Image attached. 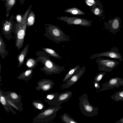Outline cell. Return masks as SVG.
Returning a JSON list of instances; mask_svg holds the SVG:
<instances>
[{
	"instance_id": "obj_1",
	"label": "cell",
	"mask_w": 123,
	"mask_h": 123,
	"mask_svg": "<svg viewBox=\"0 0 123 123\" xmlns=\"http://www.w3.org/2000/svg\"><path fill=\"white\" fill-rule=\"evenodd\" d=\"M36 54L39 62L44 65L43 67L40 68L39 69L43 72L46 76L59 74L65 70L64 67L55 63L43 51H38Z\"/></svg>"
},
{
	"instance_id": "obj_2",
	"label": "cell",
	"mask_w": 123,
	"mask_h": 123,
	"mask_svg": "<svg viewBox=\"0 0 123 123\" xmlns=\"http://www.w3.org/2000/svg\"><path fill=\"white\" fill-rule=\"evenodd\" d=\"M45 33L44 36L57 44L62 42L70 41L69 37L67 35L58 27L51 24L44 25Z\"/></svg>"
},
{
	"instance_id": "obj_3",
	"label": "cell",
	"mask_w": 123,
	"mask_h": 123,
	"mask_svg": "<svg viewBox=\"0 0 123 123\" xmlns=\"http://www.w3.org/2000/svg\"><path fill=\"white\" fill-rule=\"evenodd\" d=\"M32 4L23 14L22 21L16 22L15 34V46L19 50L23 46L26 34L27 20L28 15L31 10Z\"/></svg>"
},
{
	"instance_id": "obj_4",
	"label": "cell",
	"mask_w": 123,
	"mask_h": 123,
	"mask_svg": "<svg viewBox=\"0 0 123 123\" xmlns=\"http://www.w3.org/2000/svg\"><path fill=\"white\" fill-rule=\"evenodd\" d=\"M62 107L60 105H52L44 109L34 118L33 122L44 123L51 121L56 117L57 112Z\"/></svg>"
},
{
	"instance_id": "obj_5",
	"label": "cell",
	"mask_w": 123,
	"mask_h": 123,
	"mask_svg": "<svg viewBox=\"0 0 123 123\" xmlns=\"http://www.w3.org/2000/svg\"><path fill=\"white\" fill-rule=\"evenodd\" d=\"M78 98L79 100V108L84 115L89 117L98 115V108L95 107L90 104L86 93L83 94Z\"/></svg>"
},
{
	"instance_id": "obj_6",
	"label": "cell",
	"mask_w": 123,
	"mask_h": 123,
	"mask_svg": "<svg viewBox=\"0 0 123 123\" xmlns=\"http://www.w3.org/2000/svg\"><path fill=\"white\" fill-rule=\"evenodd\" d=\"M14 17L13 15L11 16L9 20L3 19L2 22V33L8 40L12 38V32L15 34L16 23L13 20Z\"/></svg>"
},
{
	"instance_id": "obj_7",
	"label": "cell",
	"mask_w": 123,
	"mask_h": 123,
	"mask_svg": "<svg viewBox=\"0 0 123 123\" xmlns=\"http://www.w3.org/2000/svg\"><path fill=\"white\" fill-rule=\"evenodd\" d=\"M96 62L98 66L99 71L106 72L111 71L120 64V62L116 60L100 57L98 58Z\"/></svg>"
},
{
	"instance_id": "obj_8",
	"label": "cell",
	"mask_w": 123,
	"mask_h": 123,
	"mask_svg": "<svg viewBox=\"0 0 123 123\" xmlns=\"http://www.w3.org/2000/svg\"><path fill=\"white\" fill-rule=\"evenodd\" d=\"M57 19L66 22L68 25H78L89 27L92 25L93 21L79 17H68L67 16L58 17Z\"/></svg>"
},
{
	"instance_id": "obj_9",
	"label": "cell",
	"mask_w": 123,
	"mask_h": 123,
	"mask_svg": "<svg viewBox=\"0 0 123 123\" xmlns=\"http://www.w3.org/2000/svg\"><path fill=\"white\" fill-rule=\"evenodd\" d=\"M119 49L116 47L111 48L110 50L92 55L90 57V59L100 57H106L111 58L118 59L120 61H123L121 54L118 52Z\"/></svg>"
},
{
	"instance_id": "obj_10",
	"label": "cell",
	"mask_w": 123,
	"mask_h": 123,
	"mask_svg": "<svg viewBox=\"0 0 123 123\" xmlns=\"http://www.w3.org/2000/svg\"><path fill=\"white\" fill-rule=\"evenodd\" d=\"M123 86V79L116 77L111 78L107 82L103 83L101 86V88L97 92L104 91Z\"/></svg>"
},
{
	"instance_id": "obj_11",
	"label": "cell",
	"mask_w": 123,
	"mask_h": 123,
	"mask_svg": "<svg viewBox=\"0 0 123 123\" xmlns=\"http://www.w3.org/2000/svg\"><path fill=\"white\" fill-rule=\"evenodd\" d=\"M121 20L118 17H116L111 19L108 20L107 22H104V27L110 32L116 34L120 30Z\"/></svg>"
},
{
	"instance_id": "obj_12",
	"label": "cell",
	"mask_w": 123,
	"mask_h": 123,
	"mask_svg": "<svg viewBox=\"0 0 123 123\" xmlns=\"http://www.w3.org/2000/svg\"><path fill=\"white\" fill-rule=\"evenodd\" d=\"M85 70L86 67L84 66L80 68V71L78 73L72 76L69 80L62 85L59 87L62 90L69 88L79 80L84 74Z\"/></svg>"
},
{
	"instance_id": "obj_13",
	"label": "cell",
	"mask_w": 123,
	"mask_h": 123,
	"mask_svg": "<svg viewBox=\"0 0 123 123\" xmlns=\"http://www.w3.org/2000/svg\"><path fill=\"white\" fill-rule=\"evenodd\" d=\"M54 84V82L51 80L42 79L38 81L37 83V86L35 88L38 91L41 90L43 92H47L51 90Z\"/></svg>"
},
{
	"instance_id": "obj_14",
	"label": "cell",
	"mask_w": 123,
	"mask_h": 123,
	"mask_svg": "<svg viewBox=\"0 0 123 123\" xmlns=\"http://www.w3.org/2000/svg\"><path fill=\"white\" fill-rule=\"evenodd\" d=\"M73 93L72 91H67L59 94L58 101L55 106H58L63 103L66 102L72 97Z\"/></svg>"
},
{
	"instance_id": "obj_15",
	"label": "cell",
	"mask_w": 123,
	"mask_h": 123,
	"mask_svg": "<svg viewBox=\"0 0 123 123\" xmlns=\"http://www.w3.org/2000/svg\"><path fill=\"white\" fill-rule=\"evenodd\" d=\"M0 90L2 94L5 96L7 99L13 102H18L21 100V96L16 92L10 91L5 92L2 90L1 89H0Z\"/></svg>"
},
{
	"instance_id": "obj_16",
	"label": "cell",
	"mask_w": 123,
	"mask_h": 123,
	"mask_svg": "<svg viewBox=\"0 0 123 123\" xmlns=\"http://www.w3.org/2000/svg\"><path fill=\"white\" fill-rule=\"evenodd\" d=\"M59 94L57 92L47 94L44 99L45 102L49 106H55L58 101Z\"/></svg>"
},
{
	"instance_id": "obj_17",
	"label": "cell",
	"mask_w": 123,
	"mask_h": 123,
	"mask_svg": "<svg viewBox=\"0 0 123 123\" xmlns=\"http://www.w3.org/2000/svg\"><path fill=\"white\" fill-rule=\"evenodd\" d=\"M0 102L7 112L9 113V111H10L15 115H16L17 114V112L7 102L6 100L5 96L2 94L0 90Z\"/></svg>"
},
{
	"instance_id": "obj_18",
	"label": "cell",
	"mask_w": 123,
	"mask_h": 123,
	"mask_svg": "<svg viewBox=\"0 0 123 123\" xmlns=\"http://www.w3.org/2000/svg\"><path fill=\"white\" fill-rule=\"evenodd\" d=\"M29 45L27 44L26 45L18 55L17 59L18 61V68H19L23 64L25 58L27 55L29 48Z\"/></svg>"
},
{
	"instance_id": "obj_19",
	"label": "cell",
	"mask_w": 123,
	"mask_h": 123,
	"mask_svg": "<svg viewBox=\"0 0 123 123\" xmlns=\"http://www.w3.org/2000/svg\"><path fill=\"white\" fill-rule=\"evenodd\" d=\"M33 71V69H27L20 74L16 77L19 80H22L27 82L31 79Z\"/></svg>"
},
{
	"instance_id": "obj_20",
	"label": "cell",
	"mask_w": 123,
	"mask_h": 123,
	"mask_svg": "<svg viewBox=\"0 0 123 123\" xmlns=\"http://www.w3.org/2000/svg\"><path fill=\"white\" fill-rule=\"evenodd\" d=\"M80 65H78L70 70L66 75L63 80L62 82L65 83L69 80L73 75L78 73L80 69Z\"/></svg>"
},
{
	"instance_id": "obj_21",
	"label": "cell",
	"mask_w": 123,
	"mask_h": 123,
	"mask_svg": "<svg viewBox=\"0 0 123 123\" xmlns=\"http://www.w3.org/2000/svg\"><path fill=\"white\" fill-rule=\"evenodd\" d=\"M89 8L91 12L95 15L100 17L103 16L104 11L102 5L98 6H94Z\"/></svg>"
},
{
	"instance_id": "obj_22",
	"label": "cell",
	"mask_w": 123,
	"mask_h": 123,
	"mask_svg": "<svg viewBox=\"0 0 123 123\" xmlns=\"http://www.w3.org/2000/svg\"><path fill=\"white\" fill-rule=\"evenodd\" d=\"M2 2H5L4 6L6 8V18L8 17L10 10L16 5L17 0H1Z\"/></svg>"
},
{
	"instance_id": "obj_23",
	"label": "cell",
	"mask_w": 123,
	"mask_h": 123,
	"mask_svg": "<svg viewBox=\"0 0 123 123\" xmlns=\"http://www.w3.org/2000/svg\"><path fill=\"white\" fill-rule=\"evenodd\" d=\"M8 52L6 49V44L3 38L0 34V55L1 58L4 59L8 55Z\"/></svg>"
},
{
	"instance_id": "obj_24",
	"label": "cell",
	"mask_w": 123,
	"mask_h": 123,
	"mask_svg": "<svg viewBox=\"0 0 123 123\" xmlns=\"http://www.w3.org/2000/svg\"><path fill=\"white\" fill-rule=\"evenodd\" d=\"M43 51L49 57H51L56 59H62V57L60 56L54 49L49 48H43Z\"/></svg>"
},
{
	"instance_id": "obj_25",
	"label": "cell",
	"mask_w": 123,
	"mask_h": 123,
	"mask_svg": "<svg viewBox=\"0 0 123 123\" xmlns=\"http://www.w3.org/2000/svg\"><path fill=\"white\" fill-rule=\"evenodd\" d=\"M6 99L7 102L12 107L20 112H23L24 109L21 100L18 102H13L10 100L7 99L6 98Z\"/></svg>"
},
{
	"instance_id": "obj_26",
	"label": "cell",
	"mask_w": 123,
	"mask_h": 123,
	"mask_svg": "<svg viewBox=\"0 0 123 123\" xmlns=\"http://www.w3.org/2000/svg\"><path fill=\"white\" fill-rule=\"evenodd\" d=\"M39 62L37 58L36 59L32 58H29L27 60L25 65L28 69H33L36 66Z\"/></svg>"
},
{
	"instance_id": "obj_27",
	"label": "cell",
	"mask_w": 123,
	"mask_h": 123,
	"mask_svg": "<svg viewBox=\"0 0 123 123\" xmlns=\"http://www.w3.org/2000/svg\"><path fill=\"white\" fill-rule=\"evenodd\" d=\"M64 12L69 13L72 15H83L85 14L84 12L76 7L67 8L64 11Z\"/></svg>"
},
{
	"instance_id": "obj_28",
	"label": "cell",
	"mask_w": 123,
	"mask_h": 123,
	"mask_svg": "<svg viewBox=\"0 0 123 123\" xmlns=\"http://www.w3.org/2000/svg\"><path fill=\"white\" fill-rule=\"evenodd\" d=\"M62 122L65 123H78L67 113H65L60 116Z\"/></svg>"
},
{
	"instance_id": "obj_29",
	"label": "cell",
	"mask_w": 123,
	"mask_h": 123,
	"mask_svg": "<svg viewBox=\"0 0 123 123\" xmlns=\"http://www.w3.org/2000/svg\"><path fill=\"white\" fill-rule=\"evenodd\" d=\"M35 15L33 11L31 10L29 13L27 20V27H29L33 25L35 22Z\"/></svg>"
},
{
	"instance_id": "obj_30",
	"label": "cell",
	"mask_w": 123,
	"mask_h": 123,
	"mask_svg": "<svg viewBox=\"0 0 123 123\" xmlns=\"http://www.w3.org/2000/svg\"><path fill=\"white\" fill-rule=\"evenodd\" d=\"M32 104L33 106L34 110H37L41 111L45 109V105L43 102L38 100L33 101Z\"/></svg>"
},
{
	"instance_id": "obj_31",
	"label": "cell",
	"mask_w": 123,
	"mask_h": 123,
	"mask_svg": "<svg viewBox=\"0 0 123 123\" xmlns=\"http://www.w3.org/2000/svg\"><path fill=\"white\" fill-rule=\"evenodd\" d=\"M111 98L117 102L123 101V90L119 91L111 95Z\"/></svg>"
},
{
	"instance_id": "obj_32",
	"label": "cell",
	"mask_w": 123,
	"mask_h": 123,
	"mask_svg": "<svg viewBox=\"0 0 123 123\" xmlns=\"http://www.w3.org/2000/svg\"><path fill=\"white\" fill-rule=\"evenodd\" d=\"M85 2L89 7L94 6H98L102 5L99 0H85Z\"/></svg>"
},
{
	"instance_id": "obj_33",
	"label": "cell",
	"mask_w": 123,
	"mask_h": 123,
	"mask_svg": "<svg viewBox=\"0 0 123 123\" xmlns=\"http://www.w3.org/2000/svg\"><path fill=\"white\" fill-rule=\"evenodd\" d=\"M106 73V72H105L97 73L95 77L94 81L99 82L105 75Z\"/></svg>"
},
{
	"instance_id": "obj_34",
	"label": "cell",
	"mask_w": 123,
	"mask_h": 123,
	"mask_svg": "<svg viewBox=\"0 0 123 123\" xmlns=\"http://www.w3.org/2000/svg\"><path fill=\"white\" fill-rule=\"evenodd\" d=\"M23 15L20 14H18L15 16V20L17 22L20 23L22 20Z\"/></svg>"
},
{
	"instance_id": "obj_35",
	"label": "cell",
	"mask_w": 123,
	"mask_h": 123,
	"mask_svg": "<svg viewBox=\"0 0 123 123\" xmlns=\"http://www.w3.org/2000/svg\"><path fill=\"white\" fill-rule=\"evenodd\" d=\"M93 85L96 89V91H98L100 89L101 86H100L99 82L94 81Z\"/></svg>"
},
{
	"instance_id": "obj_36",
	"label": "cell",
	"mask_w": 123,
	"mask_h": 123,
	"mask_svg": "<svg viewBox=\"0 0 123 123\" xmlns=\"http://www.w3.org/2000/svg\"><path fill=\"white\" fill-rule=\"evenodd\" d=\"M115 123H123V117L119 120L117 121Z\"/></svg>"
},
{
	"instance_id": "obj_37",
	"label": "cell",
	"mask_w": 123,
	"mask_h": 123,
	"mask_svg": "<svg viewBox=\"0 0 123 123\" xmlns=\"http://www.w3.org/2000/svg\"><path fill=\"white\" fill-rule=\"evenodd\" d=\"M25 0H20V4L23 5Z\"/></svg>"
},
{
	"instance_id": "obj_38",
	"label": "cell",
	"mask_w": 123,
	"mask_h": 123,
	"mask_svg": "<svg viewBox=\"0 0 123 123\" xmlns=\"http://www.w3.org/2000/svg\"><path fill=\"white\" fill-rule=\"evenodd\" d=\"M0 73H1V68H2V66H1V64L0 63Z\"/></svg>"
}]
</instances>
